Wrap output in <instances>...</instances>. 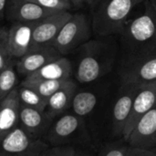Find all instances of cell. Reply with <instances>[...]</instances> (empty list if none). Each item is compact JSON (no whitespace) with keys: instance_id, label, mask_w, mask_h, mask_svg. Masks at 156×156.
Masks as SVG:
<instances>
[{"instance_id":"6da1fadb","label":"cell","mask_w":156,"mask_h":156,"mask_svg":"<svg viewBox=\"0 0 156 156\" xmlns=\"http://www.w3.org/2000/svg\"><path fill=\"white\" fill-rule=\"evenodd\" d=\"M139 88L119 81L85 122L96 151L109 142L123 138V130Z\"/></svg>"},{"instance_id":"7a4b0ae2","label":"cell","mask_w":156,"mask_h":156,"mask_svg":"<svg viewBox=\"0 0 156 156\" xmlns=\"http://www.w3.org/2000/svg\"><path fill=\"white\" fill-rule=\"evenodd\" d=\"M72 78L86 85L108 77L116 69L119 56L118 37H96L81 45L74 53Z\"/></svg>"},{"instance_id":"3957f363","label":"cell","mask_w":156,"mask_h":156,"mask_svg":"<svg viewBox=\"0 0 156 156\" xmlns=\"http://www.w3.org/2000/svg\"><path fill=\"white\" fill-rule=\"evenodd\" d=\"M118 40V61L156 54V15L147 0L144 11L126 23Z\"/></svg>"},{"instance_id":"277c9868","label":"cell","mask_w":156,"mask_h":156,"mask_svg":"<svg viewBox=\"0 0 156 156\" xmlns=\"http://www.w3.org/2000/svg\"><path fill=\"white\" fill-rule=\"evenodd\" d=\"M144 0H99L90 8V23L95 37H118L133 12Z\"/></svg>"},{"instance_id":"5b68a950","label":"cell","mask_w":156,"mask_h":156,"mask_svg":"<svg viewBox=\"0 0 156 156\" xmlns=\"http://www.w3.org/2000/svg\"><path fill=\"white\" fill-rule=\"evenodd\" d=\"M42 140L50 147L72 146L96 151L85 121L72 111L56 117Z\"/></svg>"},{"instance_id":"8992f818","label":"cell","mask_w":156,"mask_h":156,"mask_svg":"<svg viewBox=\"0 0 156 156\" xmlns=\"http://www.w3.org/2000/svg\"><path fill=\"white\" fill-rule=\"evenodd\" d=\"M93 35L90 20L82 12L73 13L63 26L52 46L62 55L74 53L81 45L91 39Z\"/></svg>"},{"instance_id":"52a82bcc","label":"cell","mask_w":156,"mask_h":156,"mask_svg":"<svg viewBox=\"0 0 156 156\" xmlns=\"http://www.w3.org/2000/svg\"><path fill=\"white\" fill-rule=\"evenodd\" d=\"M107 78L90 84L79 85L73 97L70 111L86 122L99 104L119 83L118 79L112 81Z\"/></svg>"},{"instance_id":"ba28073f","label":"cell","mask_w":156,"mask_h":156,"mask_svg":"<svg viewBox=\"0 0 156 156\" xmlns=\"http://www.w3.org/2000/svg\"><path fill=\"white\" fill-rule=\"evenodd\" d=\"M115 69L121 83L140 87L156 85V54L118 61Z\"/></svg>"},{"instance_id":"9c48e42d","label":"cell","mask_w":156,"mask_h":156,"mask_svg":"<svg viewBox=\"0 0 156 156\" xmlns=\"http://www.w3.org/2000/svg\"><path fill=\"white\" fill-rule=\"evenodd\" d=\"M49 147L42 139L31 137L18 125L0 139V156H45Z\"/></svg>"},{"instance_id":"30bf717a","label":"cell","mask_w":156,"mask_h":156,"mask_svg":"<svg viewBox=\"0 0 156 156\" xmlns=\"http://www.w3.org/2000/svg\"><path fill=\"white\" fill-rule=\"evenodd\" d=\"M72 14L69 11L60 10L37 21L33 28L32 47L52 46L53 41Z\"/></svg>"},{"instance_id":"8fae6325","label":"cell","mask_w":156,"mask_h":156,"mask_svg":"<svg viewBox=\"0 0 156 156\" xmlns=\"http://www.w3.org/2000/svg\"><path fill=\"white\" fill-rule=\"evenodd\" d=\"M60 57L62 55L53 46L32 47L25 55L16 59V69L19 75L26 78Z\"/></svg>"},{"instance_id":"7c38bea8","label":"cell","mask_w":156,"mask_h":156,"mask_svg":"<svg viewBox=\"0 0 156 156\" xmlns=\"http://www.w3.org/2000/svg\"><path fill=\"white\" fill-rule=\"evenodd\" d=\"M58 11L60 10L46 8L27 0H9L6 5L5 17L10 23H32L40 21Z\"/></svg>"},{"instance_id":"4fadbf2b","label":"cell","mask_w":156,"mask_h":156,"mask_svg":"<svg viewBox=\"0 0 156 156\" xmlns=\"http://www.w3.org/2000/svg\"><path fill=\"white\" fill-rule=\"evenodd\" d=\"M125 141L131 147L156 150V105L141 118Z\"/></svg>"},{"instance_id":"5bb4252c","label":"cell","mask_w":156,"mask_h":156,"mask_svg":"<svg viewBox=\"0 0 156 156\" xmlns=\"http://www.w3.org/2000/svg\"><path fill=\"white\" fill-rule=\"evenodd\" d=\"M156 105V85L142 86L139 88L133 101L132 109L127 119L124 130L123 139L126 140L133 130L136 123L150 110Z\"/></svg>"},{"instance_id":"9a60e30c","label":"cell","mask_w":156,"mask_h":156,"mask_svg":"<svg viewBox=\"0 0 156 156\" xmlns=\"http://www.w3.org/2000/svg\"><path fill=\"white\" fill-rule=\"evenodd\" d=\"M53 120L45 111H39L20 104L18 125L33 138L42 139Z\"/></svg>"},{"instance_id":"2e32d148","label":"cell","mask_w":156,"mask_h":156,"mask_svg":"<svg viewBox=\"0 0 156 156\" xmlns=\"http://www.w3.org/2000/svg\"><path fill=\"white\" fill-rule=\"evenodd\" d=\"M36 23L37 22L11 23L8 27L7 37L9 51L12 58L18 59L31 48L33 28Z\"/></svg>"},{"instance_id":"e0dca14e","label":"cell","mask_w":156,"mask_h":156,"mask_svg":"<svg viewBox=\"0 0 156 156\" xmlns=\"http://www.w3.org/2000/svg\"><path fill=\"white\" fill-rule=\"evenodd\" d=\"M78 87L79 84L73 78L69 79L60 89L48 99L45 112L51 118L55 119L62 113L70 111L73 97Z\"/></svg>"},{"instance_id":"ac0fdd59","label":"cell","mask_w":156,"mask_h":156,"mask_svg":"<svg viewBox=\"0 0 156 156\" xmlns=\"http://www.w3.org/2000/svg\"><path fill=\"white\" fill-rule=\"evenodd\" d=\"M20 102L16 87L0 101V139L19 124Z\"/></svg>"},{"instance_id":"d6986e66","label":"cell","mask_w":156,"mask_h":156,"mask_svg":"<svg viewBox=\"0 0 156 156\" xmlns=\"http://www.w3.org/2000/svg\"><path fill=\"white\" fill-rule=\"evenodd\" d=\"M73 75V68L71 60L66 57L62 56L48 64L43 66L41 69L32 73L31 75L24 78L30 80H69L71 79Z\"/></svg>"},{"instance_id":"ffe728a7","label":"cell","mask_w":156,"mask_h":156,"mask_svg":"<svg viewBox=\"0 0 156 156\" xmlns=\"http://www.w3.org/2000/svg\"><path fill=\"white\" fill-rule=\"evenodd\" d=\"M68 80H30L24 79L21 81V85L31 88L35 91H37L39 95H41L45 99H48L51 95H53L58 89H60L64 83Z\"/></svg>"},{"instance_id":"44dd1931","label":"cell","mask_w":156,"mask_h":156,"mask_svg":"<svg viewBox=\"0 0 156 156\" xmlns=\"http://www.w3.org/2000/svg\"><path fill=\"white\" fill-rule=\"evenodd\" d=\"M16 58H12L0 71V99L3 100L16 87H17V75L16 69Z\"/></svg>"},{"instance_id":"7402d4cb","label":"cell","mask_w":156,"mask_h":156,"mask_svg":"<svg viewBox=\"0 0 156 156\" xmlns=\"http://www.w3.org/2000/svg\"><path fill=\"white\" fill-rule=\"evenodd\" d=\"M17 95L21 105L34 108L39 111H45L48 100L39 95L31 88L19 84L17 86Z\"/></svg>"},{"instance_id":"603a6c76","label":"cell","mask_w":156,"mask_h":156,"mask_svg":"<svg viewBox=\"0 0 156 156\" xmlns=\"http://www.w3.org/2000/svg\"><path fill=\"white\" fill-rule=\"evenodd\" d=\"M130 149L131 146L122 138L101 146L96 153V156H127Z\"/></svg>"},{"instance_id":"cb8c5ba5","label":"cell","mask_w":156,"mask_h":156,"mask_svg":"<svg viewBox=\"0 0 156 156\" xmlns=\"http://www.w3.org/2000/svg\"><path fill=\"white\" fill-rule=\"evenodd\" d=\"M7 32V27H0V71L8 64L12 58H14L11 57L9 51Z\"/></svg>"},{"instance_id":"d4e9b609","label":"cell","mask_w":156,"mask_h":156,"mask_svg":"<svg viewBox=\"0 0 156 156\" xmlns=\"http://www.w3.org/2000/svg\"><path fill=\"white\" fill-rule=\"evenodd\" d=\"M41 5L46 8L54 10H66L69 11L73 8L72 4L69 0H27Z\"/></svg>"},{"instance_id":"484cf974","label":"cell","mask_w":156,"mask_h":156,"mask_svg":"<svg viewBox=\"0 0 156 156\" xmlns=\"http://www.w3.org/2000/svg\"><path fill=\"white\" fill-rule=\"evenodd\" d=\"M76 148L72 146H55L49 147L45 156H74Z\"/></svg>"},{"instance_id":"4316f807","label":"cell","mask_w":156,"mask_h":156,"mask_svg":"<svg viewBox=\"0 0 156 156\" xmlns=\"http://www.w3.org/2000/svg\"><path fill=\"white\" fill-rule=\"evenodd\" d=\"M127 156H156V150L131 147Z\"/></svg>"},{"instance_id":"83f0119b","label":"cell","mask_w":156,"mask_h":156,"mask_svg":"<svg viewBox=\"0 0 156 156\" xmlns=\"http://www.w3.org/2000/svg\"><path fill=\"white\" fill-rule=\"evenodd\" d=\"M99 0H71V4L73 8L75 9H80L85 6H89L90 9Z\"/></svg>"},{"instance_id":"f1b7e54d","label":"cell","mask_w":156,"mask_h":156,"mask_svg":"<svg viewBox=\"0 0 156 156\" xmlns=\"http://www.w3.org/2000/svg\"><path fill=\"white\" fill-rule=\"evenodd\" d=\"M96 151L90 149H77L74 156H96Z\"/></svg>"},{"instance_id":"f546056e","label":"cell","mask_w":156,"mask_h":156,"mask_svg":"<svg viewBox=\"0 0 156 156\" xmlns=\"http://www.w3.org/2000/svg\"><path fill=\"white\" fill-rule=\"evenodd\" d=\"M9 0H0V21L5 18V13L6 9V5Z\"/></svg>"},{"instance_id":"4dcf8cb0","label":"cell","mask_w":156,"mask_h":156,"mask_svg":"<svg viewBox=\"0 0 156 156\" xmlns=\"http://www.w3.org/2000/svg\"><path fill=\"white\" fill-rule=\"evenodd\" d=\"M147 1H148V3L150 4L151 7L153 8L154 12L155 13L156 15V0H147Z\"/></svg>"},{"instance_id":"1f68e13d","label":"cell","mask_w":156,"mask_h":156,"mask_svg":"<svg viewBox=\"0 0 156 156\" xmlns=\"http://www.w3.org/2000/svg\"><path fill=\"white\" fill-rule=\"evenodd\" d=\"M69 1H70V2H71V0H69Z\"/></svg>"},{"instance_id":"d6a6232c","label":"cell","mask_w":156,"mask_h":156,"mask_svg":"<svg viewBox=\"0 0 156 156\" xmlns=\"http://www.w3.org/2000/svg\"><path fill=\"white\" fill-rule=\"evenodd\" d=\"M0 101H1V99H0Z\"/></svg>"}]
</instances>
